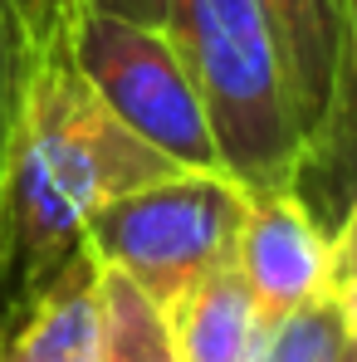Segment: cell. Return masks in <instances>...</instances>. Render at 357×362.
<instances>
[{
    "label": "cell",
    "instance_id": "obj_1",
    "mask_svg": "<svg viewBox=\"0 0 357 362\" xmlns=\"http://www.w3.org/2000/svg\"><path fill=\"white\" fill-rule=\"evenodd\" d=\"M172 172H181V162L142 142L98 98L74 59V40L30 54L5 167V255L15 294L40 289L78 250L93 211Z\"/></svg>",
    "mask_w": 357,
    "mask_h": 362
},
{
    "label": "cell",
    "instance_id": "obj_2",
    "mask_svg": "<svg viewBox=\"0 0 357 362\" xmlns=\"http://www.w3.org/2000/svg\"><path fill=\"white\" fill-rule=\"evenodd\" d=\"M167 35L196 78L221 167L250 191L289 186L303 137L284 98V74H279L264 5L259 0H172Z\"/></svg>",
    "mask_w": 357,
    "mask_h": 362
},
{
    "label": "cell",
    "instance_id": "obj_3",
    "mask_svg": "<svg viewBox=\"0 0 357 362\" xmlns=\"http://www.w3.org/2000/svg\"><path fill=\"white\" fill-rule=\"evenodd\" d=\"M245 206L250 186L230 172L181 167L93 211L78 245L93 255V264L127 274L167 313L201 274L235 259Z\"/></svg>",
    "mask_w": 357,
    "mask_h": 362
},
{
    "label": "cell",
    "instance_id": "obj_4",
    "mask_svg": "<svg viewBox=\"0 0 357 362\" xmlns=\"http://www.w3.org/2000/svg\"><path fill=\"white\" fill-rule=\"evenodd\" d=\"M74 59L88 74V83L98 88V98L142 142H152L157 152H167L172 162L196 167V172L221 167L206 103H201L196 78H191V69L177 54L167 30L98 15V10H78Z\"/></svg>",
    "mask_w": 357,
    "mask_h": 362
},
{
    "label": "cell",
    "instance_id": "obj_5",
    "mask_svg": "<svg viewBox=\"0 0 357 362\" xmlns=\"http://www.w3.org/2000/svg\"><path fill=\"white\" fill-rule=\"evenodd\" d=\"M235 269L245 274L269 323L333 289V240L308 216L294 186L250 191L235 240Z\"/></svg>",
    "mask_w": 357,
    "mask_h": 362
},
{
    "label": "cell",
    "instance_id": "obj_6",
    "mask_svg": "<svg viewBox=\"0 0 357 362\" xmlns=\"http://www.w3.org/2000/svg\"><path fill=\"white\" fill-rule=\"evenodd\" d=\"M98 358V264L78 245L59 269L0 308V362Z\"/></svg>",
    "mask_w": 357,
    "mask_h": 362
},
{
    "label": "cell",
    "instance_id": "obj_7",
    "mask_svg": "<svg viewBox=\"0 0 357 362\" xmlns=\"http://www.w3.org/2000/svg\"><path fill=\"white\" fill-rule=\"evenodd\" d=\"M289 186L308 206V216L323 226V235L333 240V230L357 201V0H343V40H338V64L328 78V98L298 147Z\"/></svg>",
    "mask_w": 357,
    "mask_h": 362
},
{
    "label": "cell",
    "instance_id": "obj_8",
    "mask_svg": "<svg viewBox=\"0 0 357 362\" xmlns=\"http://www.w3.org/2000/svg\"><path fill=\"white\" fill-rule=\"evenodd\" d=\"M167 323L181 362H254L269 333V318L259 313L235 259L201 274L167 308Z\"/></svg>",
    "mask_w": 357,
    "mask_h": 362
},
{
    "label": "cell",
    "instance_id": "obj_9",
    "mask_svg": "<svg viewBox=\"0 0 357 362\" xmlns=\"http://www.w3.org/2000/svg\"><path fill=\"white\" fill-rule=\"evenodd\" d=\"M259 5H264L269 35H274V54H279L294 127L298 137H308V127L323 113L328 78H333V64H338L343 0H259Z\"/></svg>",
    "mask_w": 357,
    "mask_h": 362
},
{
    "label": "cell",
    "instance_id": "obj_10",
    "mask_svg": "<svg viewBox=\"0 0 357 362\" xmlns=\"http://www.w3.org/2000/svg\"><path fill=\"white\" fill-rule=\"evenodd\" d=\"M93 362H181L172 323L127 274L98 264V358Z\"/></svg>",
    "mask_w": 357,
    "mask_h": 362
},
{
    "label": "cell",
    "instance_id": "obj_11",
    "mask_svg": "<svg viewBox=\"0 0 357 362\" xmlns=\"http://www.w3.org/2000/svg\"><path fill=\"white\" fill-rule=\"evenodd\" d=\"M343 348H348V333H343L338 303H333V289H328L323 299L274 318L254 362H338Z\"/></svg>",
    "mask_w": 357,
    "mask_h": 362
},
{
    "label": "cell",
    "instance_id": "obj_12",
    "mask_svg": "<svg viewBox=\"0 0 357 362\" xmlns=\"http://www.w3.org/2000/svg\"><path fill=\"white\" fill-rule=\"evenodd\" d=\"M20 83H25V45L15 35V25L0 15V264L10 269L5 255V167H10V132H15V113H20ZM15 294V279H10Z\"/></svg>",
    "mask_w": 357,
    "mask_h": 362
},
{
    "label": "cell",
    "instance_id": "obj_13",
    "mask_svg": "<svg viewBox=\"0 0 357 362\" xmlns=\"http://www.w3.org/2000/svg\"><path fill=\"white\" fill-rule=\"evenodd\" d=\"M10 15H15V35L25 45V59L74 40V25H78V0H10Z\"/></svg>",
    "mask_w": 357,
    "mask_h": 362
},
{
    "label": "cell",
    "instance_id": "obj_14",
    "mask_svg": "<svg viewBox=\"0 0 357 362\" xmlns=\"http://www.w3.org/2000/svg\"><path fill=\"white\" fill-rule=\"evenodd\" d=\"M78 10L118 15V20H137V25H157V30H167V20H172V0H78Z\"/></svg>",
    "mask_w": 357,
    "mask_h": 362
},
{
    "label": "cell",
    "instance_id": "obj_15",
    "mask_svg": "<svg viewBox=\"0 0 357 362\" xmlns=\"http://www.w3.org/2000/svg\"><path fill=\"white\" fill-rule=\"evenodd\" d=\"M348 274H357V201L343 216V226L333 230V284L348 279Z\"/></svg>",
    "mask_w": 357,
    "mask_h": 362
},
{
    "label": "cell",
    "instance_id": "obj_16",
    "mask_svg": "<svg viewBox=\"0 0 357 362\" xmlns=\"http://www.w3.org/2000/svg\"><path fill=\"white\" fill-rule=\"evenodd\" d=\"M333 303H338V318H343V333L348 343H357V274L333 284Z\"/></svg>",
    "mask_w": 357,
    "mask_h": 362
},
{
    "label": "cell",
    "instance_id": "obj_17",
    "mask_svg": "<svg viewBox=\"0 0 357 362\" xmlns=\"http://www.w3.org/2000/svg\"><path fill=\"white\" fill-rule=\"evenodd\" d=\"M5 303H10V269L0 264V308H5Z\"/></svg>",
    "mask_w": 357,
    "mask_h": 362
},
{
    "label": "cell",
    "instance_id": "obj_18",
    "mask_svg": "<svg viewBox=\"0 0 357 362\" xmlns=\"http://www.w3.org/2000/svg\"><path fill=\"white\" fill-rule=\"evenodd\" d=\"M338 362H357V343H348V348H343V358Z\"/></svg>",
    "mask_w": 357,
    "mask_h": 362
},
{
    "label": "cell",
    "instance_id": "obj_19",
    "mask_svg": "<svg viewBox=\"0 0 357 362\" xmlns=\"http://www.w3.org/2000/svg\"><path fill=\"white\" fill-rule=\"evenodd\" d=\"M0 15H5V20H10V25H15V15H10V0H0Z\"/></svg>",
    "mask_w": 357,
    "mask_h": 362
}]
</instances>
